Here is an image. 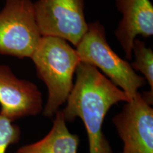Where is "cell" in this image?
I'll return each mask as SVG.
<instances>
[{
    "mask_svg": "<svg viewBox=\"0 0 153 153\" xmlns=\"http://www.w3.org/2000/svg\"><path fill=\"white\" fill-rule=\"evenodd\" d=\"M73 85L62 113L66 122L79 118L85 125L89 153H113L103 133L107 113L115 104L131 100L123 91L91 65L80 62Z\"/></svg>",
    "mask_w": 153,
    "mask_h": 153,
    "instance_id": "obj_1",
    "label": "cell"
},
{
    "mask_svg": "<svg viewBox=\"0 0 153 153\" xmlns=\"http://www.w3.org/2000/svg\"><path fill=\"white\" fill-rule=\"evenodd\" d=\"M38 77L48 90L43 115L52 118L66 103L73 87V76L81 62L76 50L68 41L51 36H42L30 57Z\"/></svg>",
    "mask_w": 153,
    "mask_h": 153,
    "instance_id": "obj_2",
    "label": "cell"
},
{
    "mask_svg": "<svg viewBox=\"0 0 153 153\" xmlns=\"http://www.w3.org/2000/svg\"><path fill=\"white\" fill-rule=\"evenodd\" d=\"M75 48L81 62L100 70L130 99L145 84V79L135 72L131 65L113 51L107 41L104 26L99 21L88 24L87 31Z\"/></svg>",
    "mask_w": 153,
    "mask_h": 153,
    "instance_id": "obj_3",
    "label": "cell"
},
{
    "mask_svg": "<svg viewBox=\"0 0 153 153\" xmlns=\"http://www.w3.org/2000/svg\"><path fill=\"white\" fill-rule=\"evenodd\" d=\"M41 37L31 0H6L0 11V54L30 58Z\"/></svg>",
    "mask_w": 153,
    "mask_h": 153,
    "instance_id": "obj_4",
    "label": "cell"
},
{
    "mask_svg": "<svg viewBox=\"0 0 153 153\" xmlns=\"http://www.w3.org/2000/svg\"><path fill=\"white\" fill-rule=\"evenodd\" d=\"M33 7L41 36L61 38L76 47L87 31L85 0H37Z\"/></svg>",
    "mask_w": 153,
    "mask_h": 153,
    "instance_id": "obj_5",
    "label": "cell"
},
{
    "mask_svg": "<svg viewBox=\"0 0 153 153\" xmlns=\"http://www.w3.org/2000/svg\"><path fill=\"white\" fill-rule=\"evenodd\" d=\"M123 143L120 153H153V108L137 93L112 119Z\"/></svg>",
    "mask_w": 153,
    "mask_h": 153,
    "instance_id": "obj_6",
    "label": "cell"
},
{
    "mask_svg": "<svg viewBox=\"0 0 153 153\" xmlns=\"http://www.w3.org/2000/svg\"><path fill=\"white\" fill-rule=\"evenodd\" d=\"M42 94L33 82L20 79L0 65V114L11 121L37 116L43 109Z\"/></svg>",
    "mask_w": 153,
    "mask_h": 153,
    "instance_id": "obj_7",
    "label": "cell"
},
{
    "mask_svg": "<svg viewBox=\"0 0 153 153\" xmlns=\"http://www.w3.org/2000/svg\"><path fill=\"white\" fill-rule=\"evenodd\" d=\"M122 14L114 34L125 52L132 59V46L137 36L149 38L153 35V6L150 0H115Z\"/></svg>",
    "mask_w": 153,
    "mask_h": 153,
    "instance_id": "obj_8",
    "label": "cell"
},
{
    "mask_svg": "<svg viewBox=\"0 0 153 153\" xmlns=\"http://www.w3.org/2000/svg\"><path fill=\"white\" fill-rule=\"evenodd\" d=\"M53 126L43 138L19 148L16 153H77L79 137L69 131L62 111L54 116Z\"/></svg>",
    "mask_w": 153,
    "mask_h": 153,
    "instance_id": "obj_9",
    "label": "cell"
},
{
    "mask_svg": "<svg viewBox=\"0 0 153 153\" xmlns=\"http://www.w3.org/2000/svg\"><path fill=\"white\" fill-rule=\"evenodd\" d=\"M134 55L135 62L131 67L135 71L143 74V77L148 82L150 87L149 91L153 94V51L144 42L138 38L134 40L132 46V55Z\"/></svg>",
    "mask_w": 153,
    "mask_h": 153,
    "instance_id": "obj_10",
    "label": "cell"
},
{
    "mask_svg": "<svg viewBox=\"0 0 153 153\" xmlns=\"http://www.w3.org/2000/svg\"><path fill=\"white\" fill-rule=\"evenodd\" d=\"M21 137L19 126L0 114V153H6L10 145L19 142Z\"/></svg>",
    "mask_w": 153,
    "mask_h": 153,
    "instance_id": "obj_11",
    "label": "cell"
}]
</instances>
